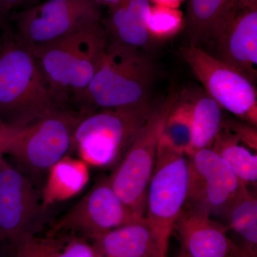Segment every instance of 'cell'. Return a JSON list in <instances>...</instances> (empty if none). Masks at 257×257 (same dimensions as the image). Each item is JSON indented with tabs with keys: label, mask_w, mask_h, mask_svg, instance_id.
Wrapping results in <instances>:
<instances>
[{
	"label": "cell",
	"mask_w": 257,
	"mask_h": 257,
	"mask_svg": "<svg viewBox=\"0 0 257 257\" xmlns=\"http://www.w3.org/2000/svg\"><path fill=\"white\" fill-rule=\"evenodd\" d=\"M138 218L116 195L109 177H104L52 224L47 235L71 233L92 239Z\"/></svg>",
	"instance_id": "12"
},
{
	"label": "cell",
	"mask_w": 257,
	"mask_h": 257,
	"mask_svg": "<svg viewBox=\"0 0 257 257\" xmlns=\"http://www.w3.org/2000/svg\"><path fill=\"white\" fill-rule=\"evenodd\" d=\"M151 4L157 6L166 7V8H176L179 9L181 5L185 0H149Z\"/></svg>",
	"instance_id": "26"
},
{
	"label": "cell",
	"mask_w": 257,
	"mask_h": 257,
	"mask_svg": "<svg viewBox=\"0 0 257 257\" xmlns=\"http://www.w3.org/2000/svg\"><path fill=\"white\" fill-rule=\"evenodd\" d=\"M3 156H2V155H0V158H1V157H3Z\"/></svg>",
	"instance_id": "29"
},
{
	"label": "cell",
	"mask_w": 257,
	"mask_h": 257,
	"mask_svg": "<svg viewBox=\"0 0 257 257\" xmlns=\"http://www.w3.org/2000/svg\"><path fill=\"white\" fill-rule=\"evenodd\" d=\"M155 78L154 64L141 51L109 42L92 82L74 103L86 114L144 106L151 102Z\"/></svg>",
	"instance_id": "2"
},
{
	"label": "cell",
	"mask_w": 257,
	"mask_h": 257,
	"mask_svg": "<svg viewBox=\"0 0 257 257\" xmlns=\"http://www.w3.org/2000/svg\"><path fill=\"white\" fill-rule=\"evenodd\" d=\"M231 0H188L184 28L189 45L202 48Z\"/></svg>",
	"instance_id": "20"
},
{
	"label": "cell",
	"mask_w": 257,
	"mask_h": 257,
	"mask_svg": "<svg viewBox=\"0 0 257 257\" xmlns=\"http://www.w3.org/2000/svg\"><path fill=\"white\" fill-rule=\"evenodd\" d=\"M189 185L188 157L162 134L145 215L153 235L155 257H167L171 236L188 199Z\"/></svg>",
	"instance_id": "5"
},
{
	"label": "cell",
	"mask_w": 257,
	"mask_h": 257,
	"mask_svg": "<svg viewBox=\"0 0 257 257\" xmlns=\"http://www.w3.org/2000/svg\"><path fill=\"white\" fill-rule=\"evenodd\" d=\"M189 158L187 204L211 214L224 215L247 186L241 183L228 164L212 149L199 150Z\"/></svg>",
	"instance_id": "13"
},
{
	"label": "cell",
	"mask_w": 257,
	"mask_h": 257,
	"mask_svg": "<svg viewBox=\"0 0 257 257\" xmlns=\"http://www.w3.org/2000/svg\"><path fill=\"white\" fill-rule=\"evenodd\" d=\"M222 109L205 91L192 92L190 135L184 152L187 157L203 149L211 148L221 126Z\"/></svg>",
	"instance_id": "18"
},
{
	"label": "cell",
	"mask_w": 257,
	"mask_h": 257,
	"mask_svg": "<svg viewBox=\"0 0 257 257\" xmlns=\"http://www.w3.org/2000/svg\"><path fill=\"white\" fill-rule=\"evenodd\" d=\"M17 257H99L87 238L71 233L30 236L15 245Z\"/></svg>",
	"instance_id": "19"
},
{
	"label": "cell",
	"mask_w": 257,
	"mask_h": 257,
	"mask_svg": "<svg viewBox=\"0 0 257 257\" xmlns=\"http://www.w3.org/2000/svg\"><path fill=\"white\" fill-rule=\"evenodd\" d=\"M91 240L99 257H155L153 235L145 216Z\"/></svg>",
	"instance_id": "16"
},
{
	"label": "cell",
	"mask_w": 257,
	"mask_h": 257,
	"mask_svg": "<svg viewBox=\"0 0 257 257\" xmlns=\"http://www.w3.org/2000/svg\"><path fill=\"white\" fill-rule=\"evenodd\" d=\"M211 149L228 164L241 183L247 187L256 184V155L241 145L239 139L223 125Z\"/></svg>",
	"instance_id": "21"
},
{
	"label": "cell",
	"mask_w": 257,
	"mask_h": 257,
	"mask_svg": "<svg viewBox=\"0 0 257 257\" xmlns=\"http://www.w3.org/2000/svg\"><path fill=\"white\" fill-rule=\"evenodd\" d=\"M202 209L186 204L176 222L182 250L189 257H229L233 242L226 226Z\"/></svg>",
	"instance_id": "14"
},
{
	"label": "cell",
	"mask_w": 257,
	"mask_h": 257,
	"mask_svg": "<svg viewBox=\"0 0 257 257\" xmlns=\"http://www.w3.org/2000/svg\"><path fill=\"white\" fill-rule=\"evenodd\" d=\"M84 113L61 106L20 126L0 124V155H8L32 180L43 178L72 150Z\"/></svg>",
	"instance_id": "3"
},
{
	"label": "cell",
	"mask_w": 257,
	"mask_h": 257,
	"mask_svg": "<svg viewBox=\"0 0 257 257\" xmlns=\"http://www.w3.org/2000/svg\"><path fill=\"white\" fill-rule=\"evenodd\" d=\"M61 105L45 82L35 57L13 37L0 51V124L20 126Z\"/></svg>",
	"instance_id": "4"
},
{
	"label": "cell",
	"mask_w": 257,
	"mask_h": 257,
	"mask_svg": "<svg viewBox=\"0 0 257 257\" xmlns=\"http://www.w3.org/2000/svg\"><path fill=\"white\" fill-rule=\"evenodd\" d=\"M0 242H1V241H0Z\"/></svg>",
	"instance_id": "30"
},
{
	"label": "cell",
	"mask_w": 257,
	"mask_h": 257,
	"mask_svg": "<svg viewBox=\"0 0 257 257\" xmlns=\"http://www.w3.org/2000/svg\"><path fill=\"white\" fill-rule=\"evenodd\" d=\"M228 229L237 236L229 257H257V199L242 189L225 212Z\"/></svg>",
	"instance_id": "17"
},
{
	"label": "cell",
	"mask_w": 257,
	"mask_h": 257,
	"mask_svg": "<svg viewBox=\"0 0 257 257\" xmlns=\"http://www.w3.org/2000/svg\"><path fill=\"white\" fill-rule=\"evenodd\" d=\"M151 3L149 0H120L101 20L109 42L141 50L152 45L147 28Z\"/></svg>",
	"instance_id": "15"
},
{
	"label": "cell",
	"mask_w": 257,
	"mask_h": 257,
	"mask_svg": "<svg viewBox=\"0 0 257 257\" xmlns=\"http://www.w3.org/2000/svg\"><path fill=\"white\" fill-rule=\"evenodd\" d=\"M214 57L256 84L257 0H231L211 33Z\"/></svg>",
	"instance_id": "11"
},
{
	"label": "cell",
	"mask_w": 257,
	"mask_h": 257,
	"mask_svg": "<svg viewBox=\"0 0 257 257\" xmlns=\"http://www.w3.org/2000/svg\"><path fill=\"white\" fill-rule=\"evenodd\" d=\"M181 54L205 92L221 106L256 126V86L239 71L201 47L188 45Z\"/></svg>",
	"instance_id": "9"
},
{
	"label": "cell",
	"mask_w": 257,
	"mask_h": 257,
	"mask_svg": "<svg viewBox=\"0 0 257 257\" xmlns=\"http://www.w3.org/2000/svg\"><path fill=\"white\" fill-rule=\"evenodd\" d=\"M223 126H225L234 134L243 145L249 148L256 150L257 132L256 126L246 122L236 119H224L223 118Z\"/></svg>",
	"instance_id": "24"
},
{
	"label": "cell",
	"mask_w": 257,
	"mask_h": 257,
	"mask_svg": "<svg viewBox=\"0 0 257 257\" xmlns=\"http://www.w3.org/2000/svg\"><path fill=\"white\" fill-rule=\"evenodd\" d=\"M178 93L175 89L170 90L165 99L155 106L109 177L116 195L139 217L145 215L147 190L155 168L161 135Z\"/></svg>",
	"instance_id": "7"
},
{
	"label": "cell",
	"mask_w": 257,
	"mask_h": 257,
	"mask_svg": "<svg viewBox=\"0 0 257 257\" xmlns=\"http://www.w3.org/2000/svg\"><path fill=\"white\" fill-rule=\"evenodd\" d=\"M99 6H106L109 9L114 7L119 3L120 0H93Z\"/></svg>",
	"instance_id": "27"
},
{
	"label": "cell",
	"mask_w": 257,
	"mask_h": 257,
	"mask_svg": "<svg viewBox=\"0 0 257 257\" xmlns=\"http://www.w3.org/2000/svg\"><path fill=\"white\" fill-rule=\"evenodd\" d=\"M31 0H0V26L4 27L12 14V10Z\"/></svg>",
	"instance_id": "25"
},
{
	"label": "cell",
	"mask_w": 257,
	"mask_h": 257,
	"mask_svg": "<svg viewBox=\"0 0 257 257\" xmlns=\"http://www.w3.org/2000/svg\"><path fill=\"white\" fill-rule=\"evenodd\" d=\"M177 257H189L188 255L183 250H182V251H181V253H179V256Z\"/></svg>",
	"instance_id": "28"
},
{
	"label": "cell",
	"mask_w": 257,
	"mask_h": 257,
	"mask_svg": "<svg viewBox=\"0 0 257 257\" xmlns=\"http://www.w3.org/2000/svg\"><path fill=\"white\" fill-rule=\"evenodd\" d=\"M185 25V17L176 8L153 5L150 8L147 28L152 42L163 41L175 36Z\"/></svg>",
	"instance_id": "23"
},
{
	"label": "cell",
	"mask_w": 257,
	"mask_h": 257,
	"mask_svg": "<svg viewBox=\"0 0 257 257\" xmlns=\"http://www.w3.org/2000/svg\"><path fill=\"white\" fill-rule=\"evenodd\" d=\"M154 107L150 102L138 107L98 109L83 115L74 130L72 150L87 163L111 165L124 155Z\"/></svg>",
	"instance_id": "6"
},
{
	"label": "cell",
	"mask_w": 257,
	"mask_h": 257,
	"mask_svg": "<svg viewBox=\"0 0 257 257\" xmlns=\"http://www.w3.org/2000/svg\"><path fill=\"white\" fill-rule=\"evenodd\" d=\"M46 206L33 180L20 169L0 158V241L14 244L35 236L43 227Z\"/></svg>",
	"instance_id": "10"
},
{
	"label": "cell",
	"mask_w": 257,
	"mask_h": 257,
	"mask_svg": "<svg viewBox=\"0 0 257 257\" xmlns=\"http://www.w3.org/2000/svg\"><path fill=\"white\" fill-rule=\"evenodd\" d=\"M14 38L31 50L101 22V6L93 0H47L10 15Z\"/></svg>",
	"instance_id": "8"
},
{
	"label": "cell",
	"mask_w": 257,
	"mask_h": 257,
	"mask_svg": "<svg viewBox=\"0 0 257 257\" xmlns=\"http://www.w3.org/2000/svg\"><path fill=\"white\" fill-rule=\"evenodd\" d=\"M108 43L99 22L30 51L56 100L69 106L92 82Z\"/></svg>",
	"instance_id": "1"
},
{
	"label": "cell",
	"mask_w": 257,
	"mask_h": 257,
	"mask_svg": "<svg viewBox=\"0 0 257 257\" xmlns=\"http://www.w3.org/2000/svg\"><path fill=\"white\" fill-rule=\"evenodd\" d=\"M84 166L64 157L51 169L47 175L50 179L45 188L46 191L59 188L57 190L59 189V196L61 197L71 196L78 192L88 179L87 169Z\"/></svg>",
	"instance_id": "22"
}]
</instances>
